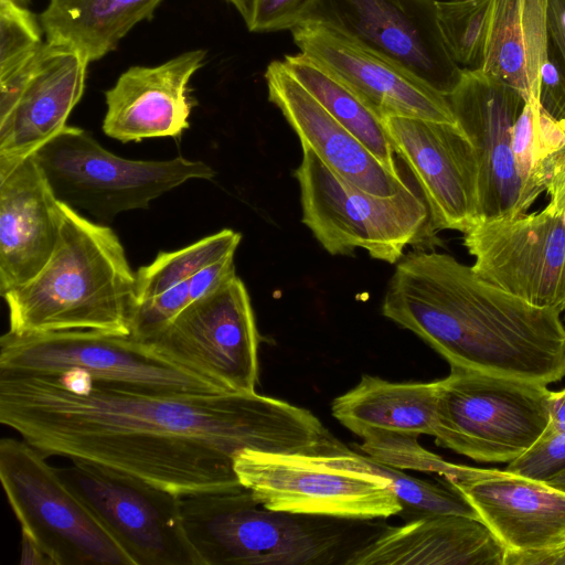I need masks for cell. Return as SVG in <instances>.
Masks as SVG:
<instances>
[{"label":"cell","mask_w":565,"mask_h":565,"mask_svg":"<svg viewBox=\"0 0 565 565\" xmlns=\"http://www.w3.org/2000/svg\"><path fill=\"white\" fill-rule=\"evenodd\" d=\"M0 423L46 458L63 456L137 477L178 497L243 487L245 449L333 456L341 440L308 409L256 392L152 395L54 375L0 371Z\"/></svg>","instance_id":"6da1fadb"},{"label":"cell","mask_w":565,"mask_h":565,"mask_svg":"<svg viewBox=\"0 0 565 565\" xmlns=\"http://www.w3.org/2000/svg\"><path fill=\"white\" fill-rule=\"evenodd\" d=\"M382 313L450 366L544 385L565 376L561 313L499 288L448 254L403 256Z\"/></svg>","instance_id":"7a4b0ae2"},{"label":"cell","mask_w":565,"mask_h":565,"mask_svg":"<svg viewBox=\"0 0 565 565\" xmlns=\"http://www.w3.org/2000/svg\"><path fill=\"white\" fill-rule=\"evenodd\" d=\"M60 213V237L47 263L30 281L2 296L9 331L130 334L136 271L118 236L61 201Z\"/></svg>","instance_id":"3957f363"},{"label":"cell","mask_w":565,"mask_h":565,"mask_svg":"<svg viewBox=\"0 0 565 565\" xmlns=\"http://www.w3.org/2000/svg\"><path fill=\"white\" fill-rule=\"evenodd\" d=\"M186 536L202 565L342 564L381 529L371 520L265 508L244 487L179 497Z\"/></svg>","instance_id":"277c9868"},{"label":"cell","mask_w":565,"mask_h":565,"mask_svg":"<svg viewBox=\"0 0 565 565\" xmlns=\"http://www.w3.org/2000/svg\"><path fill=\"white\" fill-rule=\"evenodd\" d=\"M87 373L93 382L152 395L230 393L220 382L161 354L131 334L72 329L0 338V371L56 375ZM232 393V392H231Z\"/></svg>","instance_id":"5b68a950"},{"label":"cell","mask_w":565,"mask_h":565,"mask_svg":"<svg viewBox=\"0 0 565 565\" xmlns=\"http://www.w3.org/2000/svg\"><path fill=\"white\" fill-rule=\"evenodd\" d=\"M302 147L295 171L300 188L302 223L331 255H351L362 248L388 264L426 226L429 212L424 199L408 184L392 196L371 194L329 168L311 148Z\"/></svg>","instance_id":"8992f818"},{"label":"cell","mask_w":565,"mask_h":565,"mask_svg":"<svg viewBox=\"0 0 565 565\" xmlns=\"http://www.w3.org/2000/svg\"><path fill=\"white\" fill-rule=\"evenodd\" d=\"M32 157L58 201L102 223L121 212L147 209L151 201L189 180L214 177L206 163L183 157L164 161L118 157L86 130L70 126Z\"/></svg>","instance_id":"52a82bcc"},{"label":"cell","mask_w":565,"mask_h":565,"mask_svg":"<svg viewBox=\"0 0 565 565\" xmlns=\"http://www.w3.org/2000/svg\"><path fill=\"white\" fill-rule=\"evenodd\" d=\"M440 447L480 462H511L548 425L547 385L450 366L438 380Z\"/></svg>","instance_id":"ba28073f"},{"label":"cell","mask_w":565,"mask_h":565,"mask_svg":"<svg viewBox=\"0 0 565 565\" xmlns=\"http://www.w3.org/2000/svg\"><path fill=\"white\" fill-rule=\"evenodd\" d=\"M0 480L21 525L52 565H134L106 527L26 441L0 440Z\"/></svg>","instance_id":"9c48e42d"},{"label":"cell","mask_w":565,"mask_h":565,"mask_svg":"<svg viewBox=\"0 0 565 565\" xmlns=\"http://www.w3.org/2000/svg\"><path fill=\"white\" fill-rule=\"evenodd\" d=\"M234 470L241 484L275 511L347 520L386 519L402 511L386 478L339 468L319 456L245 449Z\"/></svg>","instance_id":"30bf717a"},{"label":"cell","mask_w":565,"mask_h":565,"mask_svg":"<svg viewBox=\"0 0 565 565\" xmlns=\"http://www.w3.org/2000/svg\"><path fill=\"white\" fill-rule=\"evenodd\" d=\"M57 472L134 565H202L182 521L179 497L137 477L72 461Z\"/></svg>","instance_id":"8fae6325"},{"label":"cell","mask_w":565,"mask_h":565,"mask_svg":"<svg viewBox=\"0 0 565 565\" xmlns=\"http://www.w3.org/2000/svg\"><path fill=\"white\" fill-rule=\"evenodd\" d=\"M143 342L230 392H256L259 335L249 295L236 275Z\"/></svg>","instance_id":"7c38bea8"},{"label":"cell","mask_w":565,"mask_h":565,"mask_svg":"<svg viewBox=\"0 0 565 565\" xmlns=\"http://www.w3.org/2000/svg\"><path fill=\"white\" fill-rule=\"evenodd\" d=\"M436 1L313 0L302 23L330 26L448 96L460 82L463 68L445 44Z\"/></svg>","instance_id":"4fadbf2b"},{"label":"cell","mask_w":565,"mask_h":565,"mask_svg":"<svg viewBox=\"0 0 565 565\" xmlns=\"http://www.w3.org/2000/svg\"><path fill=\"white\" fill-rule=\"evenodd\" d=\"M472 268L537 307L565 311V220L542 211L481 221L463 234Z\"/></svg>","instance_id":"5bb4252c"},{"label":"cell","mask_w":565,"mask_h":565,"mask_svg":"<svg viewBox=\"0 0 565 565\" xmlns=\"http://www.w3.org/2000/svg\"><path fill=\"white\" fill-rule=\"evenodd\" d=\"M447 97L476 151L481 221L526 213L531 205L512 148L514 126L525 104L521 94L482 70L463 68Z\"/></svg>","instance_id":"9a60e30c"},{"label":"cell","mask_w":565,"mask_h":565,"mask_svg":"<svg viewBox=\"0 0 565 565\" xmlns=\"http://www.w3.org/2000/svg\"><path fill=\"white\" fill-rule=\"evenodd\" d=\"M383 122L422 189L430 227L465 234L480 223L479 164L459 125L401 116Z\"/></svg>","instance_id":"2e32d148"},{"label":"cell","mask_w":565,"mask_h":565,"mask_svg":"<svg viewBox=\"0 0 565 565\" xmlns=\"http://www.w3.org/2000/svg\"><path fill=\"white\" fill-rule=\"evenodd\" d=\"M291 34L300 53L333 74L380 118L457 125L448 97L398 63L323 24L302 23Z\"/></svg>","instance_id":"e0dca14e"},{"label":"cell","mask_w":565,"mask_h":565,"mask_svg":"<svg viewBox=\"0 0 565 565\" xmlns=\"http://www.w3.org/2000/svg\"><path fill=\"white\" fill-rule=\"evenodd\" d=\"M473 507L507 552L541 551L565 542V491L507 470L468 467L441 478Z\"/></svg>","instance_id":"ac0fdd59"},{"label":"cell","mask_w":565,"mask_h":565,"mask_svg":"<svg viewBox=\"0 0 565 565\" xmlns=\"http://www.w3.org/2000/svg\"><path fill=\"white\" fill-rule=\"evenodd\" d=\"M88 64L67 45L43 43L17 103L0 119V179L66 127Z\"/></svg>","instance_id":"d6986e66"},{"label":"cell","mask_w":565,"mask_h":565,"mask_svg":"<svg viewBox=\"0 0 565 565\" xmlns=\"http://www.w3.org/2000/svg\"><path fill=\"white\" fill-rule=\"evenodd\" d=\"M206 52H184L157 66H132L105 93L103 131L122 142L177 137L189 128V83Z\"/></svg>","instance_id":"ffe728a7"},{"label":"cell","mask_w":565,"mask_h":565,"mask_svg":"<svg viewBox=\"0 0 565 565\" xmlns=\"http://www.w3.org/2000/svg\"><path fill=\"white\" fill-rule=\"evenodd\" d=\"M264 77L269 102L279 108L301 146L311 148L339 175L384 198L408 185L331 116L289 73L284 61L270 62Z\"/></svg>","instance_id":"44dd1931"},{"label":"cell","mask_w":565,"mask_h":565,"mask_svg":"<svg viewBox=\"0 0 565 565\" xmlns=\"http://www.w3.org/2000/svg\"><path fill=\"white\" fill-rule=\"evenodd\" d=\"M60 201L31 156L0 179V294L30 281L52 256Z\"/></svg>","instance_id":"7402d4cb"},{"label":"cell","mask_w":565,"mask_h":565,"mask_svg":"<svg viewBox=\"0 0 565 565\" xmlns=\"http://www.w3.org/2000/svg\"><path fill=\"white\" fill-rule=\"evenodd\" d=\"M505 552L480 519L435 514L384 525L347 565H503Z\"/></svg>","instance_id":"603a6c76"},{"label":"cell","mask_w":565,"mask_h":565,"mask_svg":"<svg viewBox=\"0 0 565 565\" xmlns=\"http://www.w3.org/2000/svg\"><path fill=\"white\" fill-rule=\"evenodd\" d=\"M439 382L396 383L363 374L331 404L332 416L363 438L374 433L435 436Z\"/></svg>","instance_id":"cb8c5ba5"},{"label":"cell","mask_w":565,"mask_h":565,"mask_svg":"<svg viewBox=\"0 0 565 565\" xmlns=\"http://www.w3.org/2000/svg\"><path fill=\"white\" fill-rule=\"evenodd\" d=\"M548 0H494L482 71L539 100L550 53Z\"/></svg>","instance_id":"d4e9b609"},{"label":"cell","mask_w":565,"mask_h":565,"mask_svg":"<svg viewBox=\"0 0 565 565\" xmlns=\"http://www.w3.org/2000/svg\"><path fill=\"white\" fill-rule=\"evenodd\" d=\"M162 0H50L40 15L46 41L76 50L88 63L116 49Z\"/></svg>","instance_id":"484cf974"},{"label":"cell","mask_w":565,"mask_h":565,"mask_svg":"<svg viewBox=\"0 0 565 565\" xmlns=\"http://www.w3.org/2000/svg\"><path fill=\"white\" fill-rule=\"evenodd\" d=\"M512 148L518 174L530 205L542 192L548 206L565 212V122L547 114L539 100L524 104L514 126Z\"/></svg>","instance_id":"4316f807"},{"label":"cell","mask_w":565,"mask_h":565,"mask_svg":"<svg viewBox=\"0 0 565 565\" xmlns=\"http://www.w3.org/2000/svg\"><path fill=\"white\" fill-rule=\"evenodd\" d=\"M289 73L390 171L399 174L383 119L333 74L302 53L285 55Z\"/></svg>","instance_id":"83f0119b"},{"label":"cell","mask_w":565,"mask_h":565,"mask_svg":"<svg viewBox=\"0 0 565 565\" xmlns=\"http://www.w3.org/2000/svg\"><path fill=\"white\" fill-rule=\"evenodd\" d=\"M319 457L339 468L386 478L402 505L399 515L405 521L435 514H460L480 519L470 502L443 479L440 484L417 479L351 449L334 456Z\"/></svg>","instance_id":"f1b7e54d"},{"label":"cell","mask_w":565,"mask_h":565,"mask_svg":"<svg viewBox=\"0 0 565 565\" xmlns=\"http://www.w3.org/2000/svg\"><path fill=\"white\" fill-rule=\"evenodd\" d=\"M241 239L239 233L225 228L181 249L159 253L151 264L136 271L137 303L235 254Z\"/></svg>","instance_id":"f546056e"},{"label":"cell","mask_w":565,"mask_h":565,"mask_svg":"<svg viewBox=\"0 0 565 565\" xmlns=\"http://www.w3.org/2000/svg\"><path fill=\"white\" fill-rule=\"evenodd\" d=\"M445 44L458 65L481 70L489 40L494 0L436 1Z\"/></svg>","instance_id":"4dcf8cb0"},{"label":"cell","mask_w":565,"mask_h":565,"mask_svg":"<svg viewBox=\"0 0 565 565\" xmlns=\"http://www.w3.org/2000/svg\"><path fill=\"white\" fill-rule=\"evenodd\" d=\"M417 439L414 435L374 433L363 437L359 448L372 459L396 469L434 472L448 480L465 473L467 466L445 461L423 448Z\"/></svg>","instance_id":"1f68e13d"},{"label":"cell","mask_w":565,"mask_h":565,"mask_svg":"<svg viewBox=\"0 0 565 565\" xmlns=\"http://www.w3.org/2000/svg\"><path fill=\"white\" fill-rule=\"evenodd\" d=\"M42 25L28 9L0 1V75L34 55L43 45Z\"/></svg>","instance_id":"d6a6232c"},{"label":"cell","mask_w":565,"mask_h":565,"mask_svg":"<svg viewBox=\"0 0 565 565\" xmlns=\"http://www.w3.org/2000/svg\"><path fill=\"white\" fill-rule=\"evenodd\" d=\"M192 303L189 281L174 285L166 291L139 301L134 310L130 334L145 341L173 320Z\"/></svg>","instance_id":"836d02e7"},{"label":"cell","mask_w":565,"mask_h":565,"mask_svg":"<svg viewBox=\"0 0 565 565\" xmlns=\"http://www.w3.org/2000/svg\"><path fill=\"white\" fill-rule=\"evenodd\" d=\"M565 469V434L544 430L536 443L504 470L546 482Z\"/></svg>","instance_id":"e575fe53"},{"label":"cell","mask_w":565,"mask_h":565,"mask_svg":"<svg viewBox=\"0 0 565 565\" xmlns=\"http://www.w3.org/2000/svg\"><path fill=\"white\" fill-rule=\"evenodd\" d=\"M313 0H252L246 26L250 32L292 30L301 24Z\"/></svg>","instance_id":"d590c367"},{"label":"cell","mask_w":565,"mask_h":565,"mask_svg":"<svg viewBox=\"0 0 565 565\" xmlns=\"http://www.w3.org/2000/svg\"><path fill=\"white\" fill-rule=\"evenodd\" d=\"M235 275L234 254L200 270L188 280L192 302L211 294Z\"/></svg>","instance_id":"8d00e7d4"},{"label":"cell","mask_w":565,"mask_h":565,"mask_svg":"<svg viewBox=\"0 0 565 565\" xmlns=\"http://www.w3.org/2000/svg\"><path fill=\"white\" fill-rule=\"evenodd\" d=\"M547 20L552 52L565 76V0H548Z\"/></svg>","instance_id":"74e56055"},{"label":"cell","mask_w":565,"mask_h":565,"mask_svg":"<svg viewBox=\"0 0 565 565\" xmlns=\"http://www.w3.org/2000/svg\"><path fill=\"white\" fill-rule=\"evenodd\" d=\"M503 565H565V542L531 552H505Z\"/></svg>","instance_id":"f35d334b"},{"label":"cell","mask_w":565,"mask_h":565,"mask_svg":"<svg viewBox=\"0 0 565 565\" xmlns=\"http://www.w3.org/2000/svg\"><path fill=\"white\" fill-rule=\"evenodd\" d=\"M550 420L545 430L565 434V388L551 391L548 397Z\"/></svg>","instance_id":"ab89813d"},{"label":"cell","mask_w":565,"mask_h":565,"mask_svg":"<svg viewBox=\"0 0 565 565\" xmlns=\"http://www.w3.org/2000/svg\"><path fill=\"white\" fill-rule=\"evenodd\" d=\"M22 534L21 546V561L20 564L25 565H52L50 558L42 551V548L26 534Z\"/></svg>","instance_id":"60d3db41"},{"label":"cell","mask_w":565,"mask_h":565,"mask_svg":"<svg viewBox=\"0 0 565 565\" xmlns=\"http://www.w3.org/2000/svg\"><path fill=\"white\" fill-rule=\"evenodd\" d=\"M231 2L236 10L239 12L245 23L247 22L250 14L252 0H226Z\"/></svg>","instance_id":"b9f144b4"},{"label":"cell","mask_w":565,"mask_h":565,"mask_svg":"<svg viewBox=\"0 0 565 565\" xmlns=\"http://www.w3.org/2000/svg\"><path fill=\"white\" fill-rule=\"evenodd\" d=\"M548 484L565 491V469L546 481Z\"/></svg>","instance_id":"7bdbcfd3"},{"label":"cell","mask_w":565,"mask_h":565,"mask_svg":"<svg viewBox=\"0 0 565 565\" xmlns=\"http://www.w3.org/2000/svg\"><path fill=\"white\" fill-rule=\"evenodd\" d=\"M0 1H8V2H12L19 7H22V8H28L29 3H30V0H0Z\"/></svg>","instance_id":"ee69618b"}]
</instances>
